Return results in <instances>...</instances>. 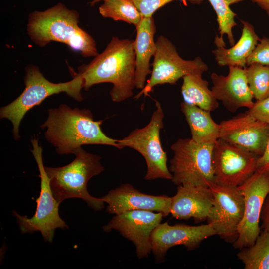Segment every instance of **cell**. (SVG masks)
I'll list each match as a JSON object with an SVG mask.
<instances>
[{"label": "cell", "mask_w": 269, "mask_h": 269, "mask_svg": "<svg viewBox=\"0 0 269 269\" xmlns=\"http://www.w3.org/2000/svg\"><path fill=\"white\" fill-rule=\"evenodd\" d=\"M105 0H91V1L89 2V4L91 6H93L98 2H99L100 1H104Z\"/></svg>", "instance_id": "cell-34"}, {"label": "cell", "mask_w": 269, "mask_h": 269, "mask_svg": "<svg viewBox=\"0 0 269 269\" xmlns=\"http://www.w3.org/2000/svg\"><path fill=\"white\" fill-rule=\"evenodd\" d=\"M78 69L85 90L97 84L111 83L110 95L113 102L119 103L131 97L135 87L134 41L113 37L101 53Z\"/></svg>", "instance_id": "cell-1"}, {"label": "cell", "mask_w": 269, "mask_h": 269, "mask_svg": "<svg viewBox=\"0 0 269 269\" xmlns=\"http://www.w3.org/2000/svg\"><path fill=\"white\" fill-rule=\"evenodd\" d=\"M163 215L143 210H135L115 215L103 227L104 232L114 229L135 245L139 259L146 258L152 252L151 235L162 221Z\"/></svg>", "instance_id": "cell-13"}, {"label": "cell", "mask_w": 269, "mask_h": 269, "mask_svg": "<svg viewBox=\"0 0 269 269\" xmlns=\"http://www.w3.org/2000/svg\"><path fill=\"white\" fill-rule=\"evenodd\" d=\"M214 145L199 144L191 138H180L171 146V181L177 185L210 188L215 184L212 166Z\"/></svg>", "instance_id": "cell-6"}, {"label": "cell", "mask_w": 269, "mask_h": 269, "mask_svg": "<svg viewBox=\"0 0 269 269\" xmlns=\"http://www.w3.org/2000/svg\"><path fill=\"white\" fill-rule=\"evenodd\" d=\"M242 0H225L226 2L229 6L232 4L241 2Z\"/></svg>", "instance_id": "cell-33"}, {"label": "cell", "mask_w": 269, "mask_h": 269, "mask_svg": "<svg viewBox=\"0 0 269 269\" xmlns=\"http://www.w3.org/2000/svg\"><path fill=\"white\" fill-rule=\"evenodd\" d=\"M210 188L214 200L207 222L213 225L217 235L233 243L238 237V228L243 215V196L238 187L214 184Z\"/></svg>", "instance_id": "cell-12"}, {"label": "cell", "mask_w": 269, "mask_h": 269, "mask_svg": "<svg viewBox=\"0 0 269 269\" xmlns=\"http://www.w3.org/2000/svg\"><path fill=\"white\" fill-rule=\"evenodd\" d=\"M192 4H200L204 0H186ZM217 15L218 31L220 37L226 35L231 46L235 44L232 29L237 25L236 14L230 8L225 0H208Z\"/></svg>", "instance_id": "cell-25"}, {"label": "cell", "mask_w": 269, "mask_h": 269, "mask_svg": "<svg viewBox=\"0 0 269 269\" xmlns=\"http://www.w3.org/2000/svg\"><path fill=\"white\" fill-rule=\"evenodd\" d=\"M245 269H269V233L262 231L252 246L237 254Z\"/></svg>", "instance_id": "cell-23"}, {"label": "cell", "mask_w": 269, "mask_h": 269, "mask_svg": "<svg viewBox=\"0 0 269 269\" xmlns=\"http://www.w3.org/2000/svg\"><path fill=\"white\" fill-rule=\"evenodd\" d=\"M259 64L269 66V37L260 38L252 53L247 59V66Z\"/></svg>", "instance_id": "cell-27"}, {"label": "cell", "mask_w": 269, "mask_h": 269, "mask_svg": "<svg viewBox=\"0 0 269 269\" xmlns=\"http://www.w3.org/2000/svg\"><path fill=\"white\" fill-rule=\"evenodd\" d=\"M79 14L61 2L44 10H35L29 15L27 33L40 47L52 41L68 45L84 57H95L98 53L95 41L78 25Z\"/></svg>", "instance_id": "cell-3"}, {"label": "cell", "mask_w": 269, "mask_h": 269, "mask_svg": "<svg viewBox=\"0 0 269 269\" xmlns=\"http://www.w3.org/2000/svg\"><path fill=\"white\" fill-rule=\"evenodd\" d=\"M136 35L134 41L135 54V88L142 89L146 78L151 73L150 61L156 50L154 37L156 27L152 17H143L136 27Z\"/></svg>", "instance_id": "cell-20"}, {"label": "cell", "mask_w": 269, "mask_h": 269, "mask_svg": "<svg viewBox=\"0 0 269 269\" xmlns=\"http://www.w3.org/2000/svg\"><path fill=\"white\" fill-rule=\"evenodd\" d=\"M249 88L256 100L269 96V66L252 64L245 68Z\"/></svg>", "instance_id": "cell-26"}, {"label": "cell", "mask_w": 269, "mask_h": 269, "mask_svg": "<svg viewBox=\"0 0 269 269\" xmlns=\"http://www.w3.org/2000/svg\"><path fill=\"white\" fill-rule=\"evenodd\" d=\"M246 112L258 120L269 124V96L256 100Z\"/></svg>", "instance_id": "cell-29"}, {"label": "cell", "mask_w": 269, "mask_h": 269, "mask_svg": "<svg viewBox=\"0 0 269 269\" xmlns=\"http://www.w3.org/2000/svg\"><path fill=\"white\" fill-rule=\"evenodd\" d=\"M202 75L196 74L184 76L181 94L185 103L211 112L218 107L219 103L209 88V82L202 78Z\"/></svg>", "instance_id": "cell-22"}, {"label": "cell", "mask_w": 269, "mask_h": 269, "mask_svg": "<svg viewBox=\"0 0 269 269\" xmlns=\"http://www.w3.org/2000/svg\"><path fill=\"white\" fill-rule=\"evenodd\" d=\"M104 18L122 21L136 27L143 17L131 0H106L99 7Z\"/></svg>", "instance_id": "cell-24"}, {"label": "cell", "mask_w": 269, "mask_h": 269, "mask_svg": "<svg viewBox=\"0 0 269 269\" xmlns=\"http://www.w3.org/2000/svg\"><path fill=\"white\" fill-rule=\"evenodd\" d=\"M243 28L241 36L233 46L225 47L223 38L216 35L214 44L216 48L212 51L215 59L220 66H237L245 68L247 59L258 44L259 37L253 26L249 22L241 20Z\"/></svg>", "instance_id": "cell-19"}, {"label": "cell", "mask_w": 269, "mask_h": 269, "mask_svg": "<svg viewBox=\"0 0 269 269\" xmlns=\"http://www.w3.org/2000/svg\"><path fill=\"white\" fill-rule=\"evenodd\" d=\"M151 76L144 87L134 97L146 96L157 85L174 84L181 78L188 75L200 74L208 70L207 65L200 57L194 59H183L175 46L167 38L159 36L156 41Z\"/></svg>", "instance_id": "cell-9"}, {"label": "cell", "mask_w": 269, "mask_h": 269, "mask_svg": "<svg viewBox=\"0 0 269 269\" xmlns=\"http://www.w3.org/2000/svg\"><path fill=\"white\" fill-rule=\"evenodd\" d=\"M180 107L189 126L192 139L199 144L214 145L219 138L220 125L213 120L210 112L184 102Z\"/></svg>", "instance_id": "cell-21"}, {"label": "cell", "mask_w": 269, "mask_h": 269, "mask_svg": "<svg viewBox=\"0 0 269 269\" xmlns=\"http://www.w3.org/2000/svg\"><path fill=\"white\" fill-rule=\"evenodd\" d=\"M155 101L156 110L149 123L142 128H136L128 135L117 140L119 149L133 148L144 157L147 170L145 179L158 178L171 180L172 175L167 166V156L160 139V132L163 128L164 112L160 102Z\"/></svg>", "instance_id": "cell-7"}, {"label": "cell", "mask_w": 269, "mask_h": 269, "mask_svg": "<svg viewBox=\"0 0 269 269\" xmlns=\"http://www.w3.org/2000/svg\"><path fill=\"white\" fill-rule=\"evenodd\" d=\"M211 90L217 100L231 112L242 107L248 109L254 104L253 96L249 88L245 68L229 67L227 76L212 73Z\"/></svg>", "instance_id": "cell-17"}, {"label": "cell", "mask_w": 269, "mask_h": 269, "mask_svg": "<svg viewBox=\"0 0 269 269\" xmlns=\"http://www.w3.org/2000/svg\"><path fill=\"white\" fill-rule=\"evenodd\" d=\"M264 10L269 16V0H251Z\"/></svg>", "instance_id": "cell-32"}, {"label": "cell", "mask_w": 269, "mask_h": 269, "mask_svg": "<svg viewBox=\"0 0 269 269\" xmlns=\"http://www.w3.org/2000/svg\"><path fill=\"white\" fill-rule=\"evenodd\" d=\"M219 138L261 156L269 136V124L245 112L220 122Z\"/></svg>", "instance_id": "cell-14"}, {"label": "cell", "mask_w": 269, "mask_h": 269, "mask_svg": "<svg viewBox=\"0 0 269 269\" xmlns=\"http://www.w3.org/2000/svg\"><path fill=\"white\" fill-rule=\"evenodd\" d=\"M75 159L70 163L59 167H45L53 196L60 204L68 198H79L85 201L95 211L101 210L104 202L92 196L87 190V183L93 176L104 170L101 157L88 153L81 147L73 153Z\"/></svg>", "instance_id": "cell-4"}, {"label": "cell", "mask_w": 269, "mask_h": 269, "mask_svg": "<svg viewBox=\"0 0 269 269\" xmlns=\"http://www.w3.org/2000/svg\"><path fill=\"white\" fill-rule=\"evenodd\" d=\"M101 199L108 204L107 211L114 215L135 210L159 212L164 217L170 214L171 197L144 194L128 183L110 190Z\"/></svg>", "instance_id": "cell-16"}, {"label": "cell", "mask_w": 269, "mask_h": 269, "mask_svg": "<svg viewBox=\"0 0 269 269\" xmlns=\"http://www.w3.org/2000/svg\"><path fill=\"white\" fill-rule=\"evenodd\" d=\"M259 156L219 138L213 146L212 166L215 184L238 187L257 170Z\"/></svg>", "instance_id": "cell-10"}, {"label": "cell", "mask_w": 269, "mask_h": 269, "mask_svg": "<svg viewBox=\"0 0 269 269\" xmlns=\"http://www.w3.org/2000/svg\"><path fill=\"white\" fill-rule=\"evenodd\" d=\"M210 188L190 185L178 186L171 197L170 214L179 220L193 218L196 222L207 220L213 203Z\"/></svg>", "instance_id": "cell-18"}, {"label": "cell", "mask_w": 269, "mask_h": 269, "mask_svg": "<svg viewBox=\"0 0 269 269\" xmlns=\"http://www.w3.org/2000/svg\"><path fill=\"white\" fill-rule=\"evenodd\" d=\"M48 112L41 128H46L45 138L59 154H73L84 144L107 145L119 149L118 140L103 132L100 127L103 120L95 121L89 109H72L63 104Z\"/></svg>", "instance_id": "cell-2"}, {"label": "cell", "mask_w": 269, "mask_h": 269, "mask_svg": "<svg viewBox=\"0 0 269 269\" xmlns=\"http://www.w3.org/2000/svg\"><path fill=\"white\" fill-rule=\"evenodd\" d=\"M260 219L262 221L261 228L269 233V193L263 204Z\"/></svg>", "instance_id": "cell-31"}, {"label": "cell", "mask_w": 269, "mask_h": 269, "mask_svg": "<svg viewBox=\"0 0 269 269\" xmlns=\"http://www.w3.org/2000/svg\"><path fill=\"white\" fill-rule=\"evenodd\" d=\"M143 17H152L154 13L166 4L177 0H131ZM187 5L186 0H181Z\"/></svg>", "instance_id": "cell-28"}, {"label": "cell", "mask_w": 269, "mask_h": 269, "mask_svg": "<svg viewBox=\"0 0 269 269\" xmlns=\"http://www.w3.org/2000/svg\"><path fill=\"white\" fill-rule=\"evenodd\" d=\"M238 188L243 196L244 208L233 247L241 250L253 245L261 232L259 223L263 205L269 193V175L256 170Z\"/></svg>", "instance_id": "cell-11"}, {"label": "cell", "mask_w": 269, "mask_h": 269, "mask_svg": "<svg viewBox=\"0 0 269 269\" xmlns=\"http://www.w3.org/2000/svg\"><path fill=\"white\" fill-rule=\"evenodd\" d=\"M31 142L33 147L31 152L36 161L41 179L40 193L36 200V210L30 218L25 215H20L15 211H13V214L16 218L22 233L39 231L45 241L51 243L55 229L68 228V226L59 216L60 204L54 198L51 191L43 163L42 149L39 145L38 139L34 138L31 140Z\"/></svg>", "instance_id": "cell-8"}, {"label": "cell", "mask_w": 269, "mask_h": 269, "mask_svg": "<svg viewBox=\"0 0 269 269\" xmlns=\"http://www.w3.org/2000/svg\"><path fill=\"white\" fill-rule=\"evenodd\" d=\"M24 83L25 87L22 93L0 110V118L8 119L12 123L13 137L16 140L20 138L19 128L24 115L46 98L65 92L76 101L80 102L83 99L81 93L83 81L79 73H75L73 79L68 82L54 83L45 78L37 66L30 64L25 68Z\"/></svg>", "instance_id": "cell-5"}, {"label": "cell", "mask_w": 269, "mask_h": 269, "mask_svg": "<svg viewBox=\"0 0 269 269\" xmlns=\"http://www.w3.org/2000/svg\"><path fill=\"white\" fill-rule=\"evenodd\" d=\"M213 235H217V233L208 223L199 226L161 223L151 235L152 252L156 260L162 262L167 251L172 247L183 245L188 250H193L199 247L203 240Z\"/></svg>", "instance_id": "cell-15"}, {"label": "cell", "mask_w": 269, "mask_h": 269, "mask_svg": "<svg viewBox=\"0 0 269 269\" xmlns=\"http://www.w3.org/2000/svg\"><path fill=\"white\" fill-rule=\"evenodd\" d=\"M257 170L269 175V136L265 150L258 158Z\"/></svg>", "instance_id": "cell-30"}]
</instances>
